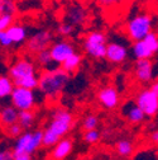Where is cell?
<instances>
[{
	"label": "cell",
	"instance_id": "obj_26",
	"mask_svg": "<svg viewBox=\"0 0 158 160\" xmlns=\"http://www.w3.org/2000/svg\"><path fill=\"white\" fill-rule=\"evenodd\" d=\"M129 0H97L100 7H103L106 10H114V9H120L123 8Z\"/></svg>",
	"mask_w": 158,
	"mask_h": 160
},
{
	"label": "cell",
	"instance_id": "obj_21",
	"mask_svg": "<svg viewBox=\"0 0 158 160\" xmlns=\"http://www.w3.org/2000/svg\"><path fill=\"white\" fill-rule=\"evenodd\" d=\"M118 155H120L123 158H130L134 154V142L129 138H122L118 141L116 148H115Z\"/></svg>",
	"mask_w": 158,
	"mask_h": 160
},
{
	"label": "cell",
	"instance_id": "obj_3",
	"mask_svg": "<svg viewBox=\"0 0 158 160\" xmlns=\"http://www.w3.org/2000/svg\"><path fill=\"white\" fill-rule=\"evenodd\" d=\"M134 103L146 117H156L158 113V83L154 82L151 87L138 92Z\"/></svg>",
	"mask_w": 158,
	"mask_h": 160
},
{
	"label": "cell",
	"instance_id": "obj_7",
	"mask_svg": "<svg viewBox=\"0 0 158 160\" xmlns=\"http://www.w3.org/2000/svg\"><path fill=\"white\" fill-rule=\"evenodd\" d=\"M52 33L47 29H41V31H37L34 34L30 36V38H28V42H27V47L32 53H38L43 50H47L51 46L52 42Z\"/></svg>",
	"mask_w": 158,
	"mask_h": 160
},
{
	"label": "cell",
	"instance_id": "obj_34",
	"mask_svg": "<svg viewBox=\"0 0 158 160\" xmlns=\"http://www.w3.org/2000/svg\"><path fill=\"white\" fill-rule=\"evenodd\" d=\"M134 160H157V155H156V151H142L139 152Z\"/></svg>",
	"mask_w": 158,
	"mask_h": 160
},
{
	"label": "cell",
	"instance_id": "obj_5",
	"mask_svg": "<svg viewBox=\"0 0 158 160\" xmlns=\"http://www.w3.org/2000/svg\"><path fill=\"white\" fill-rule=\"evenodd\" d=\"M85 52L94 58H104L106 51V36L100 31H92L84 39Z\"/></svg>",
	"mask_w": 158,
	"mask_h": 160
},
{
	"label": "cell",
	"instance_id": "obj_25",
	"mask_svg": "<svg viewBox=\"0 0 158 160\" xmlns=\"http://www.w3.org/2000/svg\"><path fill=\"white\" fill-rule=\"evenodd\" d=\"M35 60H37V64L41 65L42 68H44V70H52V69H56L53 66V61L51 58V55H49V51L48 48L47 50H43L41 52L35 53ZM56 65V64H54Z\"/></svg>",
	"mask_w": 158,
	"mask_h": 160
},
{
	"label": "cell",
	"instance_id": "obj_33",
	"mask_svg": "<svg viewBox=\"0 0 158 160\" xmlns=\"http://www.w3.org/2000/svg\"><path fill=\"white\" fill-rule=\"evenodd\" d=\"M57 31H58V33H60L61 36H63V37H68V36H71V34L73 33L75 27L71 26L70 23L65 22V23H61V24H60V27H58Z\"/></svg>",
	"mask_w": 158,
	"mask_h": 160
},
{
	"label": "cell",
	"instance_id": "obj_18",
	"mask_svg": "<svg viewBox=\"0 0 158 160\" xmlns=\"http://www.w3.org/2000/svg\"><path fill=\"white\" fill-rule=\"evenodd\" d=\"M132 51H133V55L137 60L152 58L154 56V53L149 50V47L144 43L143 39H141V41H134L132 45Z\"/></svg>",
	"mask_w": 158,
	"mask_h": 160
},
{
	"label": "cell",
	"instance_id": "obj_4",
	"mask_svg": "<svg viewBox=\"0 0 158 160\" xmlns=\"http://www.w3.org/2000/svg\"><path fill=\"white\" fill-rule=\"evenodd\" d=\"M73 125V114L63 108H57L52 113V119L46 127L48 131H51L53 135H56L58 138L65 137Z\"/></svg>",
	"mask_w": 158,
	"mask_h": 160
},
{
	"label": "cell",
	"instance_id": "obj_24",
	"mask_svg": "<svg viewBox=\"0 0 158 160\" xmlns=\"http://www.w3.org/2000/svg\"><path fill=\"white\" fill-rule=\"evenodd\" d=\"M14 89L13 80L7 75H0V101L10 97Z\"/></svg>",
	"mask_w": 158,
	"mask_h": 160
},
{
	"label": "cell",
	"instance_id": "obj_38",
	"mask_svg": "<svg viewBox=\"0 0 158 160\" xmlns=\"http://www.w3.org/2000/svg\"><path fill=\"white\" fill-rule=\"evenodd\" d=\"M152 141H153V144H154V145L158 142V131H157V130H154V131H153V135H152Z\"/></svg>",
	"mask_w": 158,
	"mask_h": 160
},
{
	"label": "cell",
	"instance_id": "obj_6",
	"mask_svg": "<svg viewBox=\"0 0 158 160\" xmlns=\"http://www.w3.org/2000/svg\"><path fill=\"white\" fill-rule=\"evenodd\" d=\"M10 104L18 111H33L37 103L34 90L14 87L10 94Z\"/></svg>",
	"mask_w": 158,
	"mask_h": 160
},
{
	"label": "cell",
	"instance_id": "obj_29",
	"mask_svg": "<svg viewBox=\"0 0 158 160\" xmlns=\"http://www.w3.org/2000/svg\"><path fill=\"white\" fill-rule=\"evenodd\" d=\"M84 141L89 145H94L100 141V132L97 130H89L84 133Z\"/></svg>",
	"mask_w": 158,
	"mask_h": 160
},
{
	"label": "cell",
	"instance_id": "obj_31",
	"mask_svg": "<svg viewBox=\"0 0 158 160\" xmlns=\"http://www.w3.org/2000/svg\"><path fill=\"white\" fill-rule=\"evenodd\" d=\"M5 133L10 138H18L23 133V128L19 126V123H14V125H10V126L5 127Z\"/></svg>",
	"mask_w": 158,
	"mask_h": 160
},
{
	"label": "cell",
	"instance_id": "obj_32",
	"mask_svg": "<svg viewBox=\"0 0 158 160\" xmlns=\"http://www.w3.org/2000/svg\"><path fill=\"white\" fill-rule=\"evenodd\" d=\"M14 23V15L2 14L0 15V31H7Z\"/></svg>",
	"mask_w": 158,
	"mask_h": 160
},
{
	"label": "cell",
	"instance_id": "obj_17",
	"mask_svg": "<svg viewBox=\"0 0 158 160\" xmlns=\"http://www.w3.org/2000/svg\"><path fill=\"white\" fill-rule=\"evenodd\" d=\"M7 32L10 37V39H12L13 45H22L23 42H26V39L28 37L27 28L22 24H16V23H13L7 29Z\"/></svg>",
	"mask_w": 158,
	"mask_h": 160
},
{
	"label": "cell",
	"instance_id": "obj_11",
	"mask_svg": "<svg viewBox=\"0 0 158 160\" xmlns=\"http://www.w3.org/2000/svg\"><path fill=\"white\" fill-rule=\"evenodd\" d=\"M97 101L106 109H115L120 104V94L114 87L106 85L97 92Z\"/></svg>",
	"mask_w": 158,
	"mask_h": 160
},
{
	"label": "cell",
	"instance_id": "obj_36",
	"mask_svg": "<svg viewBox=\"0 0 158 160\" xmlns=\"http://www.w3.org/2000/svg\"><path fill=\"white\" fill-rule=\"evenodd\" d=\"M0 160H13V152L9 149L0 150Z\"/></svg>",
	"mask_w": 158,
	"mask_h": 160
},
{
	"label": "cell",
	"instance_id": "obj_23",
	"mask_svg": "<svg viewBox=\"0 0 158 160\" xmlns=\"http://www.w3.org/2000/svg\"><path fill=\"white\" fill-rule=\"evenodd\" d=\"M14 87H21V88H26V89H30V90H35L38 89V75H28L21 79H14L13 80Z\"/></svg>",
	"mask_w": 158,
	"mask_h": 160
},
{
	"label": "cell",
	"instance_id": "obj_27",
	"mask_svg": "<svg viewBox=\"0 0 158 160\" xmlns=\"http://www.w3.org/2000/svg\"><path fill=\"white\" fill-rule=\"evenodd\" d=\"M18 10L16 2L14 0H2L0 2V15L2 14H12L14 15Z\"/></svg>",
	"mask_w": 158,
	"mask_h": 160
},
{
	"label": "cell",
	"instance_id": "obj_2",
	"mask_svg": "<svg viewBox=\"0 0 158 160\" xmlns=\"http://www.w3.org/2000/svg\"><path fill=\"white\" fill-rule=\"evenodd\" d=\"M153 31V17L149 13H139L130 18L127 26L125 32L132 41H141L149 32Z\"/></svg>",
	"mask_w": 158,
	"mask_h": 160
},
{
	"label": "cell",
	"instance_id": "obj_22",
	"mask_svg": "<svg viewBox=\"0 0 158 160\" xmlns=\"http://www.w3.org/2000/svg\"><path fill=\"white\" fill-rule=\"evenodd\" d=\"M18 123L23 130H29L35 123V113L33 111H19Z\"/></svg>",
	"mask_w": 158,
	"mask_h": 160
},
{
	"label": "cell",
	"instance_id": "obj_20",
	"mask_svg": "<svg viewBox=\"0 0 158 160\" xmlns=\"http://www.w3.org/2000/svg\"><path fill=\"white\" fill-rule=\"evenodd\" d=\"M42 136H43V130H37L30 133V137L28 140L26 152L33 155L39 148L42 146Z\"/></svg>",
	"mask_w": 158,
	"mask_h": 160
},
{
	"label": "cell",
	"instance_id": "obj_10",
	"mask_svg": "<svg viewBox=\"0 0 158 160\" xmlns=\"http://www.w3.org/2000/svg\"><path fill=\"white\" fill-rule=\"evenodd\" d=\"M134 74L138 83L149 84L154 79V64L152 61V58L137 60Z\"/></svg>",
	"mask_w": 158,
	"mask_h": 160
},
{
	"label": "cell",
	"instance_id": "obj_39",
	"mask_svg": "<svg viewBox=\"0 0 158 160\" xmlns=\"http://www.w3.org/2000/svg\"><path fill=\"white\" fill-rule=\"evenodd\" d=\"M14 2H18V0H14Z\"/></svg>",
	"mask_w": 158,
	"mask_h": 160
},
{
	"label": "cell",
	"instance_id": "obj_13",
	"mask_svg": "<svg viewBox=\"0 0 158 160\" xmlns=\"http://www.w3.org/2000/svg\"><path fill=\"white\" fill-rule=\"evenodd\" d=\"M52 151H51V159L52 160H65L73 149V141L70 137H62L60 141L56 145L52 146Z\"/></svg>",
	"mask_w": 158,
	"mask_h": 160
},
{
	"label": "cell",
	"instance_id": "obj_37",
	"mask_svg": "<svg viewBox=\"0 0 158 160\" xmlns=\"http://www.w3.org/2000/svg\"><path fill=\"white\" fill-rule=\"evenodd\" d=\"M13 160H33L30 154L27 152H22V154H15L13 155Z\"/></svg>",
	"mask_w": 158,
	"mask_h": 160
},
{
	"label": "cell",
	"instance_id": "obj_8",
	"mask_svg": "<svg viewBox=\"0 0 158 160\" xmlns=\"http://www.w3.org/2000/svg\"><path fill=\"white\" fill-rule=\"evenodd\" d=\"M48 51H49L52 61L56 65H61L68 56H71L73 52H76L75 51V46L68 41L54 42L53 45H51L48 47Z\"/></svg>",
	"mask_w": 158,
	"mask_h": 160
},
{
	"label": "cell",
	"instance_id": "obj_28",
	"mask_svg": "<svg viewBox=\"0 0 158 160\" xmlns=\"http://www.w3.org/2000/svg\"><path fill=\"white\" fill-rule=\"evenodd\" d=\"M143 41L144 43L149 47V50L156 55L157 51H158V37H157V33L154 31L149 32L144 38H143Z\"/></svg>",
	"mask_w": 158,
	"mask_h": 160
},
{
	"label": "cell",
	"instance_id": "obj_12",
	"mask_svg": "<svg viewBox=\"0 0 158 160\" xmlns=\"http://www.w3.org/2000/svg\"><path fill=\"white\" fill-rule=\"evenodd\" d=\"M128 57V48L119 43V42H110L106 43V51L105 57L109 62L111 64H122L124 62Z\"/></svg>",
	"mask_w": 158,
	"mask_h": 160
},
{
	"label": "cell",
	"instance_id": "obj_9",
	"mask_svg": "<svg viewBox=\"0 0 158 160\" xmlns=\"http://www.w3.org/2000/svg\"><path fill=\"white\" fill-rule=\"evenodd\" d=\"M34 74H37V65L32 60H28L24 57L18 58L9 69V78L12 80L21 79L28 75H34Z\"/></svg>",
	"mask_w": 158,
	"mask_h": 160
},
{
	"label": "cell",
	"instance_id": "obj_30",
	"mask_svg": "<svg viewBox=\"0 0 158 160\" xmlns=\"http://www.w3.org/2000/svg\"><path fill=\"white\" fill-rule=\"evenodd\" d=\"M99 125V118L95 116V114H87L84 121H82V127L85 131H89V130H96Z\"/></svg>",
	"mask_w": 158,
	"mask_h": 160
},
{
	"label": "cell",
	"instance_id": "obj_19",
	"mask_svg": "<svg viewBox=\"0 0 158 160\" xmlns=\"http://www.w3.org/2000/svg\"><path fill=\"white\" fill-rule=\"evenodd\" d=\"M81 61H82L81 55L77 53V52H73L71 56H68L65 61L61 64V69L63 71H66L67 74H72V72H75L78 68H80Z\"/></svg>",
	"mask_w": 158,
	"mask_h": 160
},
{
	"label": "cell",
	"instance_id": "obj_14",
	"mask_svg": "<svg viewBox=\"0 0 158 160\" xmlns=\"http://www.w3.org/2000/svg\"><path fill=\"white\" fill-rule=\"evenodd\" d=\"M122 112H123L124 117L127 118V121L132 125H141V123L144 122V119H146V116L142 112V109H139V107L132 101L127 102L123 106Z\"/></svg>",
	"mask_w": 158,
	"mask_h": 160
},
{
	"label": "cell",
	"instance_id": "obj_16",
	"mask_svg": "<svg viewBox=\"0 0 158 160\" xmlns=\"http://www.w3.org/2000/svg\"><path fill=\"white\" fill-rule=\"evenodd\" d=\"M19 111L15 109L12 104H7L0 108V125L3 127H8L10 125L18 123Z\"/></svg>",
	"mask_w": 158,
	"mask_h": 160
},
{
	"label": "cell",
	"instance_id": "obj_1",
	"mask_svg": "<svg viewBox=\"0 0 158 160\" xmlns=\"http://www.w3.org/2000/svg\"><path fill=\"white\" fill-rule=\"evenodd\" d=\"M70 83V74L63 71L62 69H52L44 70L38 76V89L41 93L49 98L56 99L66 89Z\"/></svg>",
	"mask_w": 158,
	"mask_h": 160
},
{
	"label": "cell",
	"instance_id": "obj_40",
	"mask_svg": "<svg viewBox=\"0 0 158 160\" xmlns=\"http://www.w3.org/2000/svg\"><path fill=\"white\" fill-rule=\"evenodd\" d=\"M0 2H2V0H0Z\"/></svg>",
	"mask_w": 158,
	"mask_h": 160
},
{
	"label": "cell",
	"instance_id": "obj_15",
	"mask_svg": "<svg viewBox=\"0 0 158 160\" xmlns=\"http://www.w3.org/2000/svg\"><path fill=\"white\" fill-rule=\"evenodd\" d=\"M86 18H87V13L85 10L84 7L81 5H71L67 10V23H70L71 26H80L85 21H86Z\"/></svg>",
	"mask_w": 158,
	"mask_h": 160
},
{
	"label": "cell",
	"instance_id": "obj_35",
	"mask_svg": "<svg viewBox=\"0 0 158 160\" xmlns=\"http://www.w3.org/2000/svg\"><path fill=\"white\" fill-rule=\"evenodd\" d=\"M13 43H12V39L8 34L7 31H0V46L3 47H10Z\"/></svg>",
	"mask_w": 158,
	"mask_h": 160
}]
</instances>
